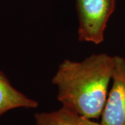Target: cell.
<instances>
[{
  "instance_id": "cell-2",
  "label": "cell",
  "mask_w": 125,
  "mask_h": 125,
  "mask_svg": "<svg viewBox=\"0 0 125 125\" xmlns=\"http://www.w3.org/2000/svg\"><path fill=\"white\" fill-rule=\"evenodd\" d=\"M79 18V41L99 45L104 40V31L115 9V0H76Z\"/></svg>"
},
{
  "instance_id": "cell-5",
  "label": "cell",
  "mask_w": 125,
  "mask_h": 125,
  "mask_svg": "<svg viewBox=\"0 0 125 125\" xmlns=\"http://www.w3.org/2000/svg\"><path fill=\"white\" fill-rule=\"evenodd\" d=\"M35 120L36 125H102L64 106L50 113H36Z\"/></svg>"
},
{
  "instance_id": "cell-4",
  "label": "cell",
  "mask_w": 125,
  "mask_h": 125,
  "mask_svg": "<svg viewBox=\"0 0 125 125\" xmlns=\"http://www.w3.org/2000/svg\"><path fill=\"white\" fill-rule=\"evenodd\" d=\"M38 106L36 101L13 87L6 75L0 71V116L12 109L35 108Z\"/></svg>"
},
{
  "instance_id": "cell-1",
  "label": "cell",
  "mask_w": 125,
  "mask_h": 125,
  "mask_svg": "<svg viewBox=\"0 0 125 125\" xmlns=\"http://www.w3.org/2000/svg\"><path fill=\"white\" fill-rule=\"evenodd\" d=\"M114 56L93 54L81 62L66 59L52 79L62 106L89 119L102 115L114 70Z\"/></svg>"
},
{
  "instance_id": "cell-3",
  "label": "cell",
  "mask_w": 125,
  "mask_h": 125,
  "mask_svg": "<svg viewBox=\"0 0 125 125\" xmlns=\"http://www.w3.org/2000/svg\"><path fill=\"white\" fill-rule=\"evenodd\" d=\"M111 89L102 114V125H125V59L114 56Z\"/></svg>"
}]
</instances>
